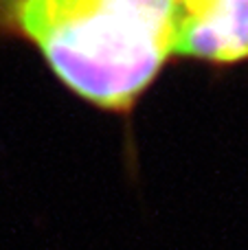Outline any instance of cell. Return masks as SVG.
<instances>
[{"label": "cell", "mask_w": 248, "mask_h": 250, "mask_svg": "<svg viewBox=\"0 0 248 250\" xmlns=\"http://www.w3.org/2000/svg\"><path fill=\"white\" fill-rule=\"evenodd\" d=\"M187 0H0V31L40 48L90 105L127 114L174 55Z\"/></svg>", "instance_id": "1"}, {"label": "cell", "mask_w": 248, "mask_h": 250, "mask_svg": "<svg viewBox=\"0 0 248 250\" xmlns=\"http://www.w3.org/2000/svg\"><path fill=\"white\" fill-rule=\"evenodd\" d=\"M171 57L211 64L248 60V0H187Z\"/></svg>", "instance_id": "2"}]
</instances>
